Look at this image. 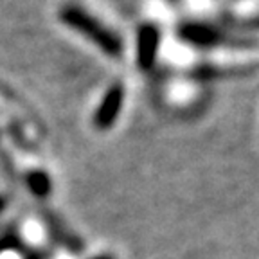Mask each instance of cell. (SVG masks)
<instances>
[{"mask_svg":"<svg viewBox=\"0 0 259 259\" xmlns=\"http://www.w3.org/2000/svg\"><path fill=\"white\" fill-rule=\"evenodd\" d=\"M60 20L67 27L90 40L99 51H103L108 56L119 58L122 54V49H124L122 38L85 8L77 4H65L60 11Z\"/></svg>","mask_w":259,"mask_h":259,"instance_id":"obj_1","label":"cell"},{"mask_svg":"<svg viewBox=\"0 0 259 259\" xmlns=\"http://www.w3.org/2000/svg\"><path fill=\"white\" fill-rule=\"evenodd\" d=\"M255 67H200L193 72V77L198 79H222V77H238L247 76Z\"/></svg>","mask_w":259,"mask_h":259,"instance_id":"obj_5","label":"cell"},{"mask_svg":"<svg viewBox=\"0 0 259 259\" xmlns=\"http://www.w3.org/2000/svg\"><path fill=\"white\" fill-rule=\"evenodd\" d=\"M178 36L186 44L194 45L200 49L218 47L223 41V32L214 25H209L205 22H186L178 27Z\"/></svg>","mask_w":259,"mask_h":259,"instance_id":"obj_3","label":"cell"},{"mask_svg":"<svg viewBox=\"0 0 259 259\" xmlns=\"http://www.w3.org/2000/svg\"><path fill=\"white\" fill-rule=\"evenodd\" d=\"M124 105V87L121 83H113L103 96L101 103L94 113V124L99 130H108L115 124L119 113Z\"/></svg>","mask_w":259,"mask_h":259,"instance_id":"obj_2","label":"cell"},{"mask_svg":"<svg viewBox=\"0 0 259 259\" xmlns=\"http://www.w3.org/2000/svg\"><path fill=\"white\" fill-rule=\"evenodd\" d=\"M27 186L34 196L45 198V196L51 193L53 184H51V178H49V175L45 173V171L36 169V171H31V173L27 175Z\"/></svg>","mask_w":259,"mask_h":259,"instance_id":"obj_6","label":"cell"},{"mask_svg":"<svg viewBox=\"0 0 259 259\" xmlns=\"http://www.w3.org/2000/svg\"><path fill=\"white\" fill-rule=\"evenodd\" d=\"M4 207H6V200H4V198H0V210L4 209Z\"/></svg>","mask_w":259,"mask_h":259,"instance_id":"obj_7","label":"cell"},{"mask_svg":"<svg viewBox=\"0 0 259 259\" xmlns=\"http://www.w3.org/2000/svg\"><path fill=\"white\" fill-rule=\"evenodd\" d=\"M92 259H112L110 255H97V257H92Z\"/></svg>","mask_w":259,"mask_h":259,"instance_id":"obj_8","label":"cell"},{"mask_svg":"<svg viewBox=\"0 0 259 259\" xmlns=\"http://www.w3.org/2000/svg\"><path fill=\"white\" fill-rule=\"evenodd\" d=\"M160 49V29L146 22L137 31V63L142 70H150L157 61Z\"/></svg>","mask_w":259,"mask_h":259,"instance_id":"obj_4","label":"cell"},{"mask_svg":"<svg viewBox=\"0 0 259 259\" xmlns=\"http://www.w3.org/2000/svg\"><path fill=\"white\" fill-rule=\"evenodd\" d=\"M171 2H177V0H171Z\"/></svg>","mask_w":259,"mask_h":259,"instance_id":"obj_9","label":"cell"}]
</instances>
